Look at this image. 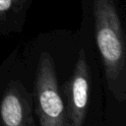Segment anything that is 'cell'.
I'll return each instance as SVG.
<instances>
[{"label":"cell","mask_w":126,"mask_h":126,"mask_svg":"<svg viewBox=\"0 0 126 126\" xmlns=\"http://www.w3.org/2000/svg\"><path fill=\"white\" fill-rule=\"evenodd\" d=\"M13 0H0V12H4L10 9Z\"/></svg>","instance_id":"5b68a950"},{"label":"cell","mask_w":126,"mask_h":126,"mask_svg":"<svg viewBox=\"0 0 126 126\" xmlns=\"http://www.w3.org/2000/svg\"><path fill=\"white\" fill-rule=\"evenodd\" d=\"M32 95L39 126H66V110L56 66L48 52H42L39 56Z\"/></svg>","instance_id":"7a4b0ae2"},{"label":"cell","mask_w":126,"mask_h":126,"mask_svg":"<svg viewBox=\"0 0 126 126\" xmlns=\"http://www.w3.org/2000/svg\"><path fill=\"white\" fill-rule=\"evenodd\" d=\"M91 88V68L85 50L81 49L71 75L60 90L66 110V126L84 125L89 111Z\"/></svg>","instance_id":"3957f363"},{"label":"cell","mask_w":126,"mask_h":126,"mask_svg":"<svg viewBox=\"0 0 126 126\" xmlns=\"http://www.w3.org/2000/svg\"><path fill=\"white\" fill-rule=\"evenodd\" d=\"M95 40L108 92L126 100V36L113 0H94Z\"/></svg>","instance_id":"6da1fadb"},{"label":"cell","mask_w":126,"mask_h":126,"mask_svg":"<svg viewBox=\"0 0 126 126\" xmlns=\"http://www.w3.org/2000/svg\"><path fill=\"white\" fill-rule=\"evenodd\" d=\"M33 95L17 80L10 81L0 100V126H35Z\"/></svg>","instance_id":"277c9868"}]
</instances>
